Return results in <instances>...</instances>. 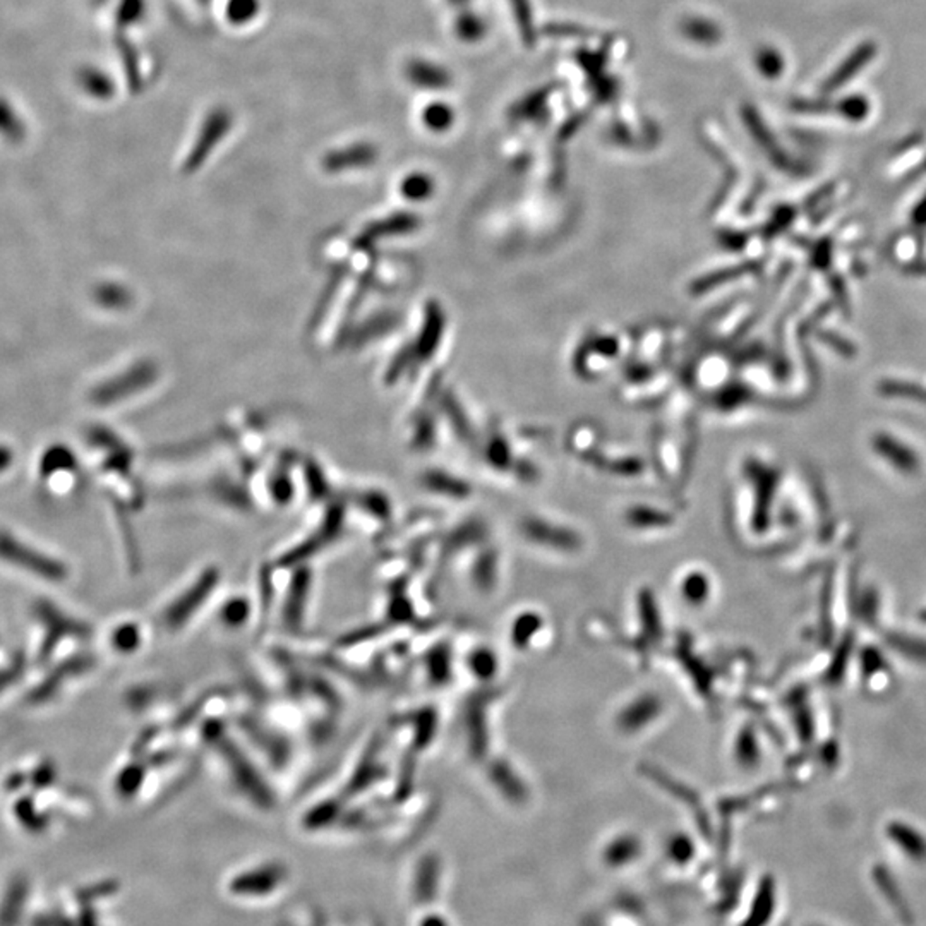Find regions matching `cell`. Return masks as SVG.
<instances>
[{"label": "cell", "instance_id": "6da1fadb", "mask_svg": "<svg viewBox=\"0 0 926 926\" xmlns=\"http://www.w3.org/2000/svg\"><path fill=\"white\" fill-rule=\"evenodd\" d=\"M230 127H232V114L228 112V108H223V106L213 108L203 120V125H201L198 141L192 148L189 163L201 162L206 154L209 153V150L215 148L222 141V137L230 131Z\"/></svg>", "mask_w": 926, "mask_h": 926}, {"label": "cell", "instance_id": "7a4b0ae2", "mask_svg": "<svg viewBox=\"0 0 926 926\" xmlns=\"http://www.w3.org/2000/svg\"><path fill=\"white\" fill-rule=\"evenodd\" d=\"M407 79L411 85L417 86L421 89H443L449 85V74L445 68L424 60V59H413L405 69Z\"/></svg>", "mask_w": 926, "mask_h": 926}, {"label": "cell", "instance_id": "3957f363", "mask_svg": "<svg viewBox=\"0 0 926 926\" xmlns=\"http://www.w3.org/2000/svg\"><path fill=\"white\" fill-rule=\"evenodd\" d=\"M375 156H376V150L373 144L357 143V144H352L337 153L329 154L326 158V165L333 171H342V169L356 167V165H366V163L373 162Z\"/></svg>", "mask_w": 926, "mask_h": 926}, {"label": "cell", "instance_id": "277c9868", "mask_svg": "<svg viewBox=\"0 0 926 926\" xmlns=\"http://www.w3.org/2000/svg\"><path fill=\"white\" fill-rule=\"evenodd\" d=\"M891 838L909 857L916 861L926 859V840L912 829L904 825H895L891 829Z\"/></svg>", "mask_w": 926, "mask_h": 926}, {"label": "cell", "instance_id": "5b68a950", "mask_svg": "<svg viewBox=\"0 0 926 926\" xmlns=\"http://www.w3.org/2000/svg\"><path fill=\"white\" fill-rule=\"evenodd\" d=\"M453 117H455L453 108L445 102L429 103L422 112V120H424L426 127H429L431 131H436V133L449 129V125L453 124Z\"/></svg>", "mask_w": 926, "mask_h": 926}, {"label": "cell", "instance_id": "8992f818", "mask_svg": "<svg viewBox=\"0 0 926 926\" xmlns=\"http://www.w3.org/2000/svg\"><path fill=\"white\" fill-rule=\"evenodd\" d=\"M257 13L259 0H228L225 9V16L236 26L251 23L253 19H256Z\"/></svg>", "mask_w": 926, "mask_h": 926}, {"label": "cell", "instance_id": "52a82bcc", "mask_svg": "<svg viewBox=\"0 0 926 926\" xmlns=\"http://www.w3.org/2000/svg\"><path fill=\"white\" fill-rule=\"evenodd\" d=\"M870 55H874V51H870L866 47H863L857 53H853V57H849V60L846 62V69L839 68L840 70L834 74V78H832L834 86L842 85V81H846L849 76L857 74V68L859 69L861 66H865L870 60Z\"/></svg>", "mask_w": 926, "mask_h": 926}, {"label": "cell", "instance_id": "ba28073f", "mask_svg": "<svg viewBox=\"0 0 926 926\" xmlns=\"http://www.w3.org/2000/svg\"><path fill=\"white\" fill-rule=\"evenodd\" d=\"M24 895H26V887H24V884H23V882H21V884H16V885L13 887L11 894H9L11 904H9V903H4V908H2V912H0V921H2L4 925H11L13 921H16L14 918H16L19 909H23V899H24Z\"/></svg>", "mask_w": 926, "mask_h": 926}, {"label": "cell", "instance_id": "9c48e42d", "mask_svg": "<svg viewBox=\"0 0 926 926\" xmlns=\"http://www.w3.org/2000/svg\"><path fill=\"white\" fill-rule=\"evenodd\" d=\"M247 611H249V606L244 599H234L230 600L228 604H225L223 607L222 619L225 621V625H230V626H239L245 619H247Z\"/></svg>", "mask_w": 926, "mask_h": 926}, {"label": "cell", "instance_id": "30bf717a", "mask_svg": "<svg viewBox=\"0 0 926 926\" xmlns=\"http://www.w3.org/2000/svg\"><path fill=\"white\" fill-rule=\"evenodd\" d=\"M876 884H878L880 891L884 892V895H885V897L891 901L892 904H894V908H901V911L904 909V906H906V904H904V899H903V895L899 894L901 891L895 892L897 885H895V882L892 880V876H889L887 874L884 875V876H878V878H876Z\"/></svg>", "mask_w": 926, "mask_h": 926}, {"label": "cell", "instance_id": "8fae6325", "mask_svg": "<svg viewBox=\"0 0 926 926\" xmlns=\"http://www.w3.org/2000/svg\"><path fill=\"white\" fill-rule=\"evenodd\" d=\"M457 32L463 40H476L482 33V24L476 16H462L457 23Z\"/></svg>", "mask_w": 926, "mask_h": 926}, {"label": "cell", "instance_id": "7c38bea8", "mask_svg": "<svg viewBox=\"0 0 926 926\" xmlns=\"http://www.w3.org/2000/svg\"><path fill=\"white\" fill-rule=\"evenodd\" d=\"M758 68L767 76H777L782 69V60L775 51H764L758 57Z\"/></svg>", "mask_w": 926, "mask_h": 926}, {"label": "cell", "instance_id": "4fadbf2b", "mask_svg": "<svg viewBox=\"0 0 926 926\" xmlns=\"http://www.w3.org/2000/svg\"><path fill=\"white\" fill-rule=\"evenodd\" d=\"M451 2H462V0H451Z\"/></svg>", "mask_w": 926, "mask_h": 926}]
</instances>
